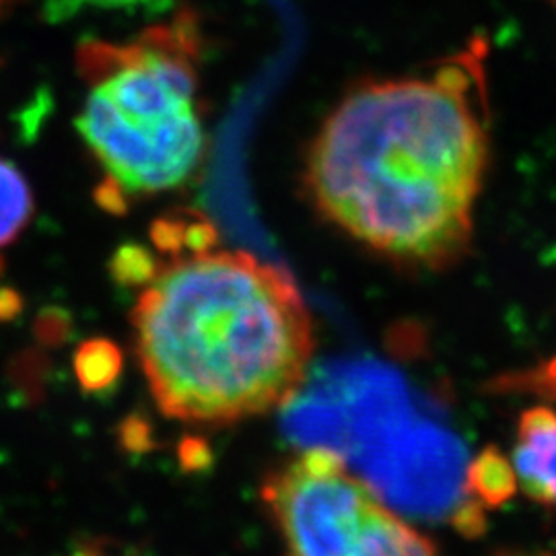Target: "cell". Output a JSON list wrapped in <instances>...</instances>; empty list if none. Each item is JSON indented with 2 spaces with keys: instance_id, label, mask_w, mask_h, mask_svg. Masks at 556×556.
Returning <instances> with one entry per match:
<instances>
[{
  "instance_id": "obj_15",
  "label": "cell",
  "mask_w": 556,
  "mask_h": 556,
  "mask_svg": "<svg viewBox=\"0 0 556 556\" xmlns=\"http://www.w3.org/2000/svg\"><path fill=\"white\" fill-rule=\"evenodd\" d=\"M23 307V299L13 289H0V321L17 318Z\"/></svg>"
},
{
  "instance_id": "obj_13",
  "label": "cell",
  "mask_w": 556,
  "mask_h": 556,
  "mask_svg": "<svg viewBox=\"0 0 556 556\" xmlns=\"http://www.w3.org/2000/svg\"><path fill=\"white\" fill-rule=\"evenodd\" d=\"M119 438H122V445L128 452H147L153 447V431L151 425L144 418L130 417L122 422L119 429Z\"/></svg>"
},
{
  "instance_id": "obj_9",
  "label": "cell",
  "mask_w": 556,
  "mask_h": 556,
  "mask_svg": "<svg viewBox=\"0 0 556 556\" xmlns=\"http://www.w3.org/2000/svg\"><path fill=\"white\" fill-rule=\"evenodd\" d=\"M157 262L140 245H126L112 260V277L122 287H144L157 273Z\"/></svg>"
},
{
  "instance_id": "obj_18",
  "label": "cell",
  "mask_w": 556,
  "mask_h": 556,
  "mask_svg": "<svg viewBox=\"0 0 556 556\" xmlns=\"http://www.w3.org/2000/svg\"><path fill=\"white\" fill-rule=\"evenodd\" d=\"M548 2H551V4H553V7L556 9V0H548Z\"/></svg>"
},
{
  "instance_id": "obj_10",
  "label": "cell",
  "mask_w": 556,
  "mask_h": 556,
  "mask_svg": "<svg viewBox=\"0 0 556 556\" xmlns=\"http://www.w3.org/2000/svg\"><path fill=\"white\" fill-rule=\"evenodd\" d=\"M172 0H46V9L54 20L68 17L79 9H119V11H149L157 13L169 7Z\"/></svg>"
},
{
  "instance_id": "obj_14",
  "label": "cell",
  "mask_w": 556,
  "mask_h": 556,
  "mask_svg": "<svg viewBox=\"0 0 556 556\" xmlns=\"http://www.w3.org/2000/svg\"><path fill=\"white\" fill-rule=\"evenodd\" d=\"M41 363L40 357H36L34 353L21 355L13 365H11V379L13 383L27 392V394H36V386L40 383Z\"/></svg>"
},
{
  "instance_id": "obj_12",
  "label": "cell",
  "mask_w": 556,
  "mask_h": 556,
  "mask_svg": "<svg viewBox=\"0 0 556 556\" xmlns=\"http://www.w3.org/2000/svg\"><path fill=\"white\" fill-rule=\"evenodd\" d=\"M178 457L186 472H202L213 464V450L204 439L186 438L179 443Z\"/></svg>"
},
{
  "instance_id": "obj_1",
  "label": "cell",
  "mask_w": 556,
  "mask_h": 556,
  "mask_svg": "<svg viewBox=\"0 0 556 556\" xmlns=\"http://www.w3.org/2000/svg\"><path fill=\"white\" fill-rule=\"evenodd\" d=\"M470 59L363 83L309 147L303 184L319 215L400 266L445 268L472 239L489 130Z\"/></svg>"
},
{
  "instance_id": "obj_4",
  "label": "cell",
  "mask_w": 556,
  "mask_h": 556,
  "mask_svg": "<svg viewBox=\"0 0 556 556\" xmlns=\"http://www.w3.org/2000/svg\"><path fill=\"white\" fill-rule=\"evenodd\" d=\"M285 556H439L431 540L392 514L344 468L316 472L298 457L262 484Z\"/></svg>"
},
{
  "instance_id": "obj_3",
  "label": "cell",
  "mask_w": 556,
  "mask_h": 556,
  "mask_svg": "<svg viewBox=\"0 0 556 556\" xmlns=\"http://www.w3.org/2000/svg\"><path fill=\"white\" fill-rule=\"evenodd\" d=\"M197 56L188 17L124 43L93 40L80 48L89 93L77 130L116 204L174 190L197 172L204 151Z\"/></svg>"
},
{
  "instance_id": "obj_5",
  "label": "cell",
  "mask_w": 556,
  "mask_h": 556,
  "mask_svg": "<svg viewBox=\"0 0 556 556\" xmlns=\"http://www.w3.org/2000/svg\"><path fill=\"white\" fill-rule=\"evenodd\" d=\"M514 470L517 484L536 503L556 507V413L528 408L517 425Z\"/></svg>"
},
{
  "instance_id": "obj_2",
  "label": "cell",
  "mask_w": 556,
  "mask_h": 556,
  "mask_svg": "<svg viewBox=\"0 0 556 556\" xmlns=\"http://www.w3.org/2000/svg\"><path fill=\"white\" fill-rule=\"evenodd\" d=\"M135 346L163 415L229 425L295 396L314 326L293 278L245 252L181 250L132 312Z\"/></svg>"
},
{
  "instance_id": "obj_6",
  "label": "cell",
  "mask_w": 556,
  "mask_h": 556,
  "mask_svg": "<svg viewBox=\"0 0 556 556\" xmlns=\"http://www.w3.org/2000/svg\"><path fill=\"white\" fill-rule=\"evenodd\" d=\"M466 486L484 509H493L516 495V470L497 450L489 447L470 459L466 470Z\"/></svg>"
},
{
  "instance_id": "obj_7",
  "label": "cell",
  "mask_w": 556,
  "mask_h": 556,
  "mask_svg": "<svg viewBox=\"0 0 556 556\" xmlns=\"http://www.w3.org/2000/svg\"><path fill=\"white\" fill-rule=\"evenodd\" d=\"M34 215V194L11 161L0 160V248L20 238Z\"/></svg>"
},
{
  "instance_id": "obj_17",
  "label": "cell",
  "mask_w": 556,
  "mask_h": 556,
  "mask_svg": "<svg viewBox=\"0 0 556 556\" xmlns=\"http://www.w3.org/2000/svg\"><path fill=\"white\" fill-rule=\"evenodd\" d=\"M505 556H556V553H538V555H505Z\"/></svg>"
},
{
  "instance_id": "obj_19",
  "label": "cell",
  "mask_w": 556,
  "mask_h": 556,
  "mask_svg": "<svg viewBox=\"0 0 556 556\" xmlns=\"http://www.w3.org/2000/svg\"><path fill=\"white\" fill-rule=\"evenodd\" d=\"M2 266H4V264H2V258H0V273H2Z\"/></svg>"
},
{
  "instance_id": "obj_8",
  "label": "cell",
  "mask_w": 556,
  "mask_h": 556,
  "mask_svg": "<svg viewBox=\"0 0 556 556\" xmlns=\"http://www.w3.org/2000/svg\"><path fill=\"white\" fill-rule=\"evenodd\" d=\"M75 376L89 394H101L116 386L122 374V353L108 338H91L75 353Z\"/></svg>"
},
{
  "instance_id": "obj_16",
  "label": "cell",
  "mask_w": 556,
  "mask_h": 556,
  "mask_svg": "<svg viewBox=\"0 0 556 556\" xmlns=\"http://www.w3.org/2000/svg\"><path fill=\"white\" fill-rule=\"evenodd\" d=\"M77 556H101L100 553H98V551H89V548H87V551H83V553H79V555Z\"/></svg>"
},
{
  "instance_id": "obj_11",
  "label": "cell",
  "mask_w": 556,
  "mask_h": 556,
  "mask_svg": "<svg viewBox=\"0 0 556 556\" xmlns=\"http://www.w3.org/2000/svg\"><path fill=\"white\" fill-rule=\"evenodd\" d=\"M34 330H36L38 342H41L43 346H60L71 332V319L56 307L43 309L36 319Z\"/></svg>"
}]
</instances>
